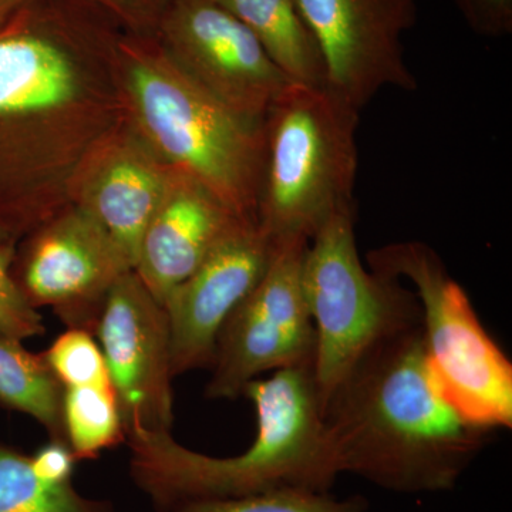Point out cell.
<instances>
[{
    "mask_svg": "<svg viewBox=\"0 0 512 512\" xmlns=\"http://www.w3.org/2000/svg\"><path fill=\"white\" fill-rule=\"evenodd\" d=\"M121 33L89 0H32L0 32V229L18 244L128 123Z\"/></svg>",
    "mask_w": 512,
    "mask_h": 512,
    "instance_id": "cell-1",
    "label": "cell"
},
{
    "mask_svg": "<svg viewBox=\"0 0 512 512\" xmlns=\"http://www.w3.org/2000/svg\"><path fill=\"white\" fill-rule=\"evenodd\" d=\"M323 421L342 473L404 494L453 490L494 433L444 399L421 325L370 350L330 394Z\"/></svg>",
    "mask_w": 512,
    "mask_h": 512,
    "instance_id": "cell-2",
    "label": "cell"
},
{
    "mask_svg": "<svg viewBox=\"0 0 512 512\" xmlns=\"http://www.w3.org/2000/svg\"><path fill=\"white\" fill-rule=\"evenodd\" d=\"M242 396L254 404L258 429L254 443L238 456L198 453L171 431H127L131 480L158 512L275 488L328 493L333 487L342 470L326 433L313 365L252 380Z\"/></svg>",
    "mask_w": 512,
    "mask_h": 512,
    "instance_id": "cell-3",
    "label": "cell"
},
{
    "mask_svg": "<svg viewBox=\"0 0 512 512\" xmlns=\"http://www.w3.org/2000/svg\"><path fill=\"white\" fill-rule=\"evenodd\" d=\"M119 62L128 120L163 163L256 222L266 167L265 121L238 116L195 83L156 37L123 30Z\"/></svg>",
    "mask_w": 512,
    "mask_h": 512,
    "instance_id": "cell-4",
    "label": "cell"
},
{
    "mask_svg": "<svg viewBox=\"0 0 512 512\" xmlns=\"http://www.w3.org/2000/svg\"><path fill=\"white\" fill-rule=\"evenodd\" d=\"M360 110L328 87L291 83L266 114V167L256 224L272 242L311 239L355 208Z\"/></svg>",
    "mask_w": 512,
    "mask_h": 512,
    "instance_id": "cell-5",
    "label": "cell"
},
{
    "mask_svg": "<svg viewBox=\"0 0 512 512\" xmlns=\"http://www.w3.org/2000/svg\"><path fill=\"white\" fill-rule=\"evenodd\" d=\"M367 262L372 271L413 285L427 365L444 399L474 426L511 429V360L439 254L424 242L402 241L373 249Z\"/></svg>",
    "mask_w": 512,
    "mask_h": 512,
    "instance_id": "cell-6",
    "label": "cell"
},
{
    "mask_svg": "<svg viewBox=\"0 0 512 512\" xmlns=\"http://www.w3.org/2000/svg\"><path fill=\"white\" fill-rule=\"evenodd\" d=\"M355 208L336 212L309 241L303 279L316 330L320 404L377 345L421 325L419 299L400 279L367 271L357 251Z\"/></svg>",
    "mask_w": 512,
    "mask_h": 512,
    "instance_id": "cell-7",
    "label": "cell"
},
{
    "mask_svg": "<svg viewBox=\"0 0 512 512\" xmlns=\"http://www.w3.org/2000/svg\"><path fill=\"white\" fill-rule=\"evenodd\" d=\"M309 239L275 242L261 281L239 302L218 335L205 396L235 400L266 372L313 365L316 330L306 298Z\"/></svg>",
    "mask_w": 512,
    "mask_h": 512,
    "instance_id": "cell-8",
    "label": "cell"
},
{
    "mask_svg": "<svg viewBox=\"0 0 512 512\" xmlns=\"http://www.w3.org/2000/svg\"><path fill=\"white\" fill-rule=\"evenodd\" d=\"M156 40L195 83L244 119L265 121L292 83L254 33L215 0H168Z\"/></svg>",
    "mask_w": 512,
    "mask_h": 512,
    "instance_id": "cell-9",
    "label": "cell"
},
{
    "mask_svg": "<svg viewBox=\"0 0 512 512\" xmlns=\"http://www.w3.org/2000/svg\"><path fill=\"white\" fill-rule=\"evenodd\" d=\"M20 242L13 275L30 305L52 309L66 329L94 335L111 288L134 271L126 256L76 204Z\"/></svg>",
    "mask_w": 512,
    "mask_h": 512,
    "instance_id": "cell-10",
    "label": "cell"
},
{
    "mask_svg": "<svg viewBox=\"0 0 512 512\" xmlns=\"http://www.w3.org/2000/svg\"><path fill=\"white\" fill-rule=\"evenodd\" d=\"M322 55L326 87L362 110L387 87L417 90L404 59L419 0H295Z\"/></svg>",
    "mask_w": 512,
    "mask_h": 512,
    "instance_id": "cell-11",
    "label": "cell"
},
{
    "mask_svg": "<svg viewBox=\"0 0 512 512\" xmlns=\"http://www.w3.org/2000/svg\"><path fill=\"white\" fill-rule=\"evenodd\" d=\"M126 433L171 431L175 420L171 332L164 305L134 271L114 284L94 329Z\"/></svg>",
    "mask_w": 512,
    "mask_h": 512,
    "instance_id": "cell-12",
    "label": "cell"
},
{
    "mask_svg": "<svg viewBox=\"0 0 512 512\" xmlns=\"http://www.w3.org/2000/svg\"><path fill=\"white\" fill-rule=\"evenodd\" d=\"M274 247L256 222H238L165 298L174 379L211 369L225 320L261 281Z\"/></svg>",
    "mask_w": 512,
    "mask_h": 512,
    "instance_id": "cell-13",
    "label": "cell"
},
{
    "mask_svg": "<svg viewBox=\"0 0 512 512\" xmlns=\"http://www.w3.org/2000/svg\"><path fill=\"white\" fill-rule=\"evenodd\" d=\"M174 175L128 120L94 158L74 204L106 231L134 269L141 239Z\"/></svg>",
    "mask_w": 512,
    "mask_h": 512,
    "instance_id": "cell-14",
    "label": "cell"
},
{
    "mask_svg": "<svg viewBox=\"0 0 512 512\" xmlns=\"http://www.w3.org/2000/svg\"><path fill=\"white\" fill-rule=\"evenodd\" d=\"M241 221L247 220L229 210L204 185L175 171L173 183L141 239L134 272L164 305L170 292Z\"/></svg>",
    "mask_w": 512,
    "mask_h": 512,
    "instance_id": "cell-15",
    "label": "cell"
},
{
    "mask_svg": "<svg viewBox=\"0 0 512 512\" xmlns=\"http://www.w3.org/2000/svg\"><path fill=\"white\" fill-rule=\"evenodd\" d=\"M259 40L292 83L326 87V70L315 37L295 0H215Z\"/></svg>",
    "mask_w": 512,
    "mask_h": 512,
    "instance_id": "cell-16",
    "label": "cell"
},
{
    "mask_svg": "<svg viewBox=\"0 0 512 512\" xmlns=\"http://www.w3.org/2000/svg\"><path fill=\"white\" fill-rule=\"evenodd\" d=\"M63 384L43 353L22 343L0 338V404L26 414L45 427L50 440L66 441Z\"/></svg>",
    "mask_w": 512,
    "mask_h": 512,
    "instance_id": "cell-17",
    "label": "cell"
},
{
    "mask_svg": "<svg viewBox=\"0 0 512 512\" xmlns=\"http://www.w3.org/2000/svg\"><path fill=\"white\" fill-rule=\"evenodd\" d=\"M0 512H114L109 501L84 497L72 483L50 484L30 456L0 443Z\"/></svg>",
    "mask_w": 512,
    "mask_h": 512,
    "instance_id": "cell-18",
    "label": "cell"
},
{
    "mask_svg": "<svg viewBox=\"0 0 512 512\" xmlns=\"http://www.w3.org/2000/svg\"><path fill=\"white\" fill-rule=\"evenodd\" d=\"M66 441L79 460H94L126 441L113 387H66L63 396Z\"/></svg>",
    "mask_w": 512,
    "mask_h": 512,
    "instance_id": "cell-19",
    "label": "cell"
},
{
    "mask_svg": "<svg viewBox=\"0 0 512 512\" xmlns=\"http://www.w3.org/2000/svg\"><path fill=\"white\" fill-rule=\"evenodd\" d=\"M363 497L345 500L323 491L284 487L235 498L192 501L173 512H366Z\"/></svg>",
    "mask_w": 512,
    "mask_h": 512,
    "instance_id": "cell-20",
    "label": "cell"
},
{
    "mask_svg": "<svg viewBox=\"0 0 512 512\" xmlns=\"http://www.w3.org/2000/svg\"><path fill=\"white\" fill-rule=\"evenodd\" d=\"M57 380L66 387H113L106 359L93 333L66 329L43 352Z\"/></svg>",
    "mask_w": 512,
    "mask_h": 512,
    "instance_id": "cell-21",
    "label": "cell"
},
{
    "mask_svg": "<svg viewBox=\"0 0 512 512\" xmlns=\"http://www.w3.org/2000/svg\"><path fill=\"white\" fill-rule=\"evenodd\" d=\"M15 242L0 244V338L23 343L45 335L43 316L30 305L13 275Z\"/></svg>",
    "mask_w": 512,
    "mask_h": 512,
    "instance_id": "cell-22",
    "label": "cell"
},
{
    "mask_svg": "<svg viewBox=\"0 0 512 512\" xmlns=\"http://www.w3.org/2000/svg\"><path fill=\"white\" fill-rule=\"evenodd\" d=\"M110 15L128 33L156 37L168 0H89Z\"/></svg>",
    "mask_w": 512,
    "mask_h": 512,
    "instance_id": "cell-23",
    "label": "cell"
},
{
    "mask_svg": "<svg viewBox=\"0 0 512 512\" xmlns=\"http://www.w3.org/2000/svg\"><path fill=\"white\" fill-rule=\"evenodd\" d=\"M468 28L478 36L504 37L512 33V0H454Z\"/></svg>",
    "mask_w": 512,
    "mask_h": 512,
    "instance_id": "cell-24",
    "label": "cell"
},
{
    "mask_svg": "<svg viewBox=\"0 0 512 512\" xmlns=\"http://www.w3.org/2000/svg\"><path fill=\"white\" fill-rule=\"evenodd\" d=\"M33 471L40 480L50 484L72 483L77 458L64 441L50 440L30 456Z\"/></svg>",
    "mask_w": 512,
    "mask_h": 512,
    "instance_id": "cell-25",
    "label": "cell"
},
{
    "mask_svg": "<svg viewBox=\"0 0 512 512\" xmlns=\"http://www.w3.org/2000/svg\"><path fill=\"white\" fill-rule=\"evenodd\" d=\"M32 0H0V32L9 28Z\"/></svg>",
    "mask_w": 512,
    "mask_h": 512,
    "instance_id": "cell-26",
    "label": "cell"
},
{
    "mask_svg": "<svg viewBox=\"0 0 512 512\" xmlns=\"http://www.w3.org/2000/svg\"><path fill=\"white\" fill-rule=\"evenodd\" d=\"M3 242H15V244H18L15 239L10 238L6 232H3L2 229H0V244H3Z\"/></svg>",
    "mask_w": 512,
    "mask_h": 512,
    "instance_id": "cell-27",
    "label": "cell"
}]
</instances>
